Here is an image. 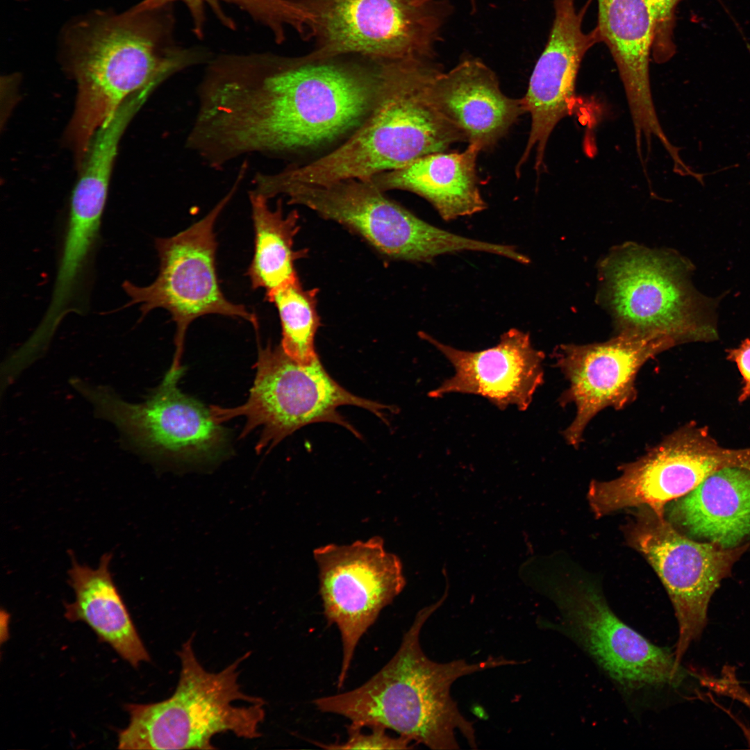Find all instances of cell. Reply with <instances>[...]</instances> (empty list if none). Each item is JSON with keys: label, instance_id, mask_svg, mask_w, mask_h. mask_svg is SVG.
Returning <instances> with one entry per match:
<instances>
[{"label": "cell", "instance_id": "ffe728a7", "mask_svg": "<svg viewBox=\"0 0 750 750\" xmlns=\"http://www.w3.org/2000/svg\"><path fill=\"white\" fill-rule=\"evenodd\" d=\"M601 41L607 45L622 81L635 140L663 137L653 100L649 62L652 24L644 0H597Z\"/></svg>", "mask_w": 750, "mask_h": 750}, {"label": "cell", "instance_id": "484cf974", "mask_svg": "<svg viewBox=\"0 0 750 750\" xmlns=\"http://www.w3.org/2000/svg\"><path fill=\"white\" fill-rule=\"evenodd\" d=\"M317 292V289H303L297 279L265 297L275 305L279 315L282 349L303 365H308L319 358L314 346L319 324Z\"/></svg>", "mask_w": 750, "mask_h": 750}, {"label": "cell", "instance_id": "7c38bea8", "mask_svg": "<svg viewBox=\"0 0 750 750\" xmlns=\"http://www.w3.org/2000/svg\"><path fill=\"white\" fill-rule=\"evenodd\" d=\"M732 467L750 469V447H722L707 428L688 424L622 466L617 478L592 481L588 499L597 517L641 506L665 514L667 503L688 494L713 473Z\"/></svg>", "mask_w": 750, "mask_h": 750}, {"label": "cell", "instance_id": "5b68a950", "mask_svg": "<svg viewBox=\"0 0 750 750\" xmlns=\"http://www.w3.org/2000/svg\"><path fill=\"white\" fill-rule=\"evenodd\" d=\"M192 638L177 654L179 680L174 694L162 701L126 706L128 726L119 733L121 749H213L212 738L230 732L237 737L261 736L265 701L244 693L239 667L247 653L219 672L205 669L197 658Z\"/></svg>", "mask_w": 750, "mask_h": 750}, {"label": "cell", "instance_id": "7402d4cb", "mask_svg": "<svg viewBox=\"0 0 750 750\" xmlns=\"http://www.w3.org/2000/svg\"><path fill=\"white\" fill-rule=\"evenodd\" d=\"M669 522L692 537L724 548L750 535V469H722L668 508Z\"/></svg>", "mask_w": 750, "mask_h": 750}, {"label": "cell", "instance_id": "52a82bcc", "mask_svg": "<svg viewBox=\"0 0 750 750\" xmlns=\"http://www.w3.org/2000/svg\"><path fill=\"white\" fill-rule=\"evenodd\" d=\"M383 192L372 180L349 178L324 185L285 184L268 195L283 194L289 203L304 206L342 224L396 259L428 262L438 256L464 251L502 253L501 244L463 237L427 223Z\"/></svg>", "mask_w": 750, "mask_h": 750}, {"label": "cell", "instance_id": "f1b7e54d", "mask_svg": "<svg viewBox=\"0 0 750 750\" xmlns=\"http://www.w3.org/2000/svg\"><path fill=\"white\" fill-rule=\"evenodd\" d=\"M362 728L350 724L347 728L348 738L342 743L322 744L316 742L317 746L326 749H384L400 750L412 749V742L407 738L399 735L392 737L386 733L385 728L381 726L370 727L371 732L365 733Z\"/></svg>", "mask_w": 750, "mask_h": 750}, {"label": "cell", "instance_id": "d6986e66", "mask_svg": "<svg viewBox=\"0 0 750 750\" xmlns=\"http://www.w3.org/2000/svg\"><path fill=\"white\" fill-rule=\"evenodd\" d=\"M113 164L108 156L94 153L80 169L50 303L32 333L41 345H48L64 317L75 312L74 299L99 235Z\"/></svg>", "mask_w": 750, "mask_h": 750}, {"label": "cell", "instance_id": "30bf717a", "mask_svg": "<svg viewBox=\"0 0 750 750\" xmlns=\"http://www.w3.org/2000/svg\"><path fill=\"white\" fill-rule=\"evenodd\" d=\"M690 266L674 256L627 251L610 260L608 295L622 331L662 335L677 344L717 338V301L690 281Z\"/></svg>", "mask_w": 750, "mask_h": 750}, {"label": "cell", "instance_id": "603a6c76", "mask_svg": "<svg viewBox=\"0 0 750 750\" xmlns=\"http://www.w3.org/2000/svg\"><path fill=\"white\" fill-rule=\"evenodd\" d=\"M480 149L469 144L461 152H437L401 168L372 178L385 192L400 190L427 200L445 221L484 210L487 204L478 188L476 164Z\"/></svg>", "mask_w": 750, "mask_h": 750}, {"label": "cell", "instance_id": "8992f818", "mask_svg": "<svg viewBox=\"0 0 750 750\" xmlns=\"http://www.w3.org/2000/svg\"><path fill=\"white\" fill-rule=\"evenodd\" d=\"M315 40L305 56H358L376 60L434 59L453 12L449 0H292Z\"/></svg>", "mask_w": 750, "mask_h": 750}, {"label": "cell", "instance_id": "ba28073f", "mask_svg": "<svg viewBox=\"0 0 750 750\" xmlns=\"http://www.w3.org/2000/svg\"><path fill=\"white\" fill-rule=\"evenodd\" d=\"M256 373L247 401L235 408L210 406L219 424L244 416L246 424L240 438L261 428L256 451L273 447L303 426L315 422L340 424L358 436V432L340 415L344 405L359 406L385 419L387 406L353 395L333 380L319 358L301 364L282 349L268 345L259 350Z\"/></svg>", "mask_w": 750, "mask_h": 750}, {"label": "cell", "instance_id": "d4e9b609", "mask_svg": "<svg viewBox=\"0 0 750 750\" xmlns=\"http://www.w3.org/2000/svg\"><path fill=\"white\" fill-rule=\"evenodd\" d=\"M254 228V253L247 272L253 289L262 288L265 297L298 279L294 238L299 230L295 210L284 215L281 201L272 210L264 196L249 192Z\"/></svg>", "mask_w": 750, "mask_h": 750}, {"label": "cell", "instance_id": "4316f807", "mask_svg": "<svg viewBox=\"0 0 750 750\" xmlns=\"http://www.w3.org/2000/svg\"><path fill=\"white\" fill-rule=\"evenodd\" d=\"M174 0H144L135 8L153 9L167 6ZM192 11L195 19H201L200 7L204 3L214 4L219 1L233 3L246 11L256 21L269 28L278 41L284 38L288 26L294 28L299 21L298 8L292 0H181Z\"/></svg>", "mask_w": 750, "mask_h": 750}, {"label": "cell", "instance_id": "4dcf8cb0", "mask_svg": "<svg viewBox=\"0 0 750 750\" xmlns=\"http://www.w3.org/2000/svg\"><path fill=\"white\" fill-rule=\"evenodd\" d=\"M705 685L719 693L729 696L744 703L750 708V695L738 683L733 674L728 669L719 678H706Z\"/></svg>", "mask_w": 750, "mask_h": 750}, {"label": "cell", "instance_id": "3957f363", "mask_svg": "<svg viewBox=\"0 0 750 750\" xmlns=\"http://www.w3.org/2000/svg\"><path fill=\"white\" fill-rule=\"evenodd\" d=\"M444 599L419 610L390 660L352 690L313 701L323 712L343 716L351 724L391 729L433 750L458 749L456 733L476 747L473 723L460 712L451 694L453 683L476 672L510 665V659L490 656L468 662L431 660L420 645V632Z\"/></svg>", "mask_w": 750, "mask_h": 750}, {"label": "cell", "instance_id": "5bb4252c", "mask_svg": "<svg viewBox=\"0 0 750 750\" xmlns=\"http://www.w3.org/2000/svg\"><path fill=\"white\" fill-rule=\"evenodd\" d=\"M561 619L549 624L576 642L627 696L680 685L686 672L674 653L652 644L619 619L589 585L555 593Z\"/></svg>", "mask_w": 750, "mask_h": 750}, {"label": "cell", "instance_id": "6da1fadb", "mask_svg": "<svg viewBox=\"0 0 750 750\" xmlns=\"http://www.w3.org/2000/svg\"><path fill=\"white\" fill-rule=\"evenodd\" d=\"M229 56L210 62L187 137L207 167L249 154L286 156L355 131L376 101L382 61Z\"/></svg>", "mask_w": 750, "mask_h": 750}, {"label": "cell", "instance_id": "f546056e", "mask_svg": "<svg viewBox=\"0 0 750 750\" xmlns=\"http://www.w3.org/2000/svg\"><path fill=\"white\" fill-rule=\"evenodd\" d=\"M727 358L736 364L742 377L739 401H744L750 397V339H745L738 347L729 349Z\"/></svg>", "mask_w": 750, "mask_h": 750}, {"label": "cell", "instance_id": "7a4b0ae2", "mask_svg": "<svg viewBox=\"0 0 750 750\" xmlns=\"http://www.w3.org/2000/svg\"><path fill=\"white\" fill-rule=\"evenodd\" d=\"M165 7L94 16L67 34L68 62L77 85L67 137L76 163L127 99L154 91L170 76L204 60L199 51L176 44L172 17L162 11Z\"/></svg>", "mask_w": 750, "mask_h": 750}, {"label": "cell", "instance_id": "cb8c5ba5", "mask_svg": "<svg viewBox=\"0 0 750 750\" xmlns=\"http://www.w3.org/2000/svg\"><path fill=\"white\" fill-rule=\"evenodd\" d=\"M69 556L68 583L75 600L65 605V617L72 622L86 623L101 642L110 644L133 667L149 662V654L110 571L112 553H104L96 568L80 564L72 551Z\"/></svg>", "mask_w": 750, "mask_h": 750}, {"label": "cell", "instance_id": "1f68e13d", "mask_svg": "<svg viewBox=\"0 0 750 750\" xmlns=\"http://www.w3.org/2000/svg\"><path fill=\"white\" fill-rule=\"evenodd\" d=\"M472 13L476 11V0H469Z\"/></svg>", "mask_w": 750, "mask_h": 750}, {"label": "cell", "instance_id": "83f0119b", "mask_svg": "<svg viewBox=\"0 0 750 750\" xmlns=\"http://www.w3.org/2000/svg\"><path fill=\"white\" fill-rule=\"evenodd\" d=\"M680 0H644L652 24V56L657 62L668 60L675 52L674 13Z\"/></svg>", "mask_w": 750, "mask_h": 750}, {"label": "cell", "instance_id": "277c9868", "mask_svg": "<svg viewBox=\"0 0 750 750\" xmlns=\"http://www.w3.org/2000/svg\"><path fill=\"white\" fill-rule=\"evenodd\" d=\"M440 71L434 59L383 60L374 106L349 139L310 162L275 172L276 183L371 181L379 174L467 141L433 101L431 84Z\"/></svg>", "mask_w": 750, "mask_h": 750}, {"label": "cell", "instance_id": "8fae6325", "mask_svg": "<svg viewBox=\"0 0 750 750\" xmlns=\"http://www.w3.org/2000/svg\"><path fill=\"white\" fill-rule=\"evenodd\" d=\"M625 534L628 544L654 569L672 603L678 627L674 655L681 664L706 626L712 596L748 545L724 548L691 540L665 514L646 506L626 525Z\"/></svg>", "mask_w": 750, "mask_h": 750}, {"label": "cell", "instance_id": "2e32d148", "mask_svg": "<svg viewBox=\"0 0 750 750\" xmlns=\"http://www.w3.org/2000/svg\"><path fill=\"white\" fill-rule=\"evenodd\" d=\"M677 344L670 337L622 331L603 343L561 345L554 351L556 366L569 382L562 404L572 403L576 415L564 431L577 447L591 419L607 407L622 408L635 395V380L650 358Z\"/></svg>", "mask_w": 750, "mask_h": 750}, {"label": "cell", "instance_id": "9a60e30c", "mask_svg": "<svg viewBox=\"0 0 750 750\" xmlns=\"http://www.w3.org/2000/svg\"><path fill=\"white\" fill-rule=\"evenodd\" d=\"M313 555L319 568L324 615L341 635L340 688L359 640L381 611L401 593L406 581L401 560L385 549L383 540L378 536L350 544H327L316 549Z\"/></svg>", "mask_w": 750, "mask_h": 750}, {"label": "cell", "instance_id": "4fadbf2b", "mask_svg": "<svg viewBox=\"0 0 750 750\" xmlns=\"http://www.w3.org/2000/svg\"><path fill=\"white\" fill-rule=\"evenodd\" d=\"M183 374V367H170L160 385L140 403L80 378H73L71 384L94 406L96 415L112 422L135 449L188 460L210 459L225 447L226 433L210 407L180 390Z\"/></svg>", "mask_w": 750, "mask_h": 750}, {"label": "cell", "instance_id": "9c48e42d", "mask_svg": "<svg viewBox=\"0 0 750 750\" xmlns=\"http://www.w3.org/2000/svg\"><path fill=\"white\" fill-rule=\"evenodd\" d=\"M240 171L229 192L202 219L181 232L157 238L158 274L153 282L138 286L128 281L122 287L129 297L126 306L139 305L144 316L155 308L167 310L176 324V351L172 368L181 367L186 331L196 319L217 314L241 318L257 330L256 315L228 300L219 286L216 268L215 222L245 176Z\"/></svg>", "mask_w": 750, "mask_h": 750}, {"label": "cell", "instance_id": "44dd1931", "mask_svg": "<svg viewBox=\"0 0 750 750\" xmlns=\"http://www.w3.org/2000/svg\"><path fill=\"white\" fill-rule=\"evenodd\" d=\"M431 93L439 111L481 151L493 147L525 112L522 99L505 95L495 73L476 58L440 71Z\"/></svg>", "mask_w": 750, "mask_h": 750}, {"label": "cell", "instance_id": "e0dca14e", "mask_svg": "<svg viewBox=\"0 0 750 750\" xmlns=\"http://www.w3.org/2000/svg\"><path fill=\"white\" fill-rule=\"evenodd\" d=\"M590 1L578 10L575 0H553L554 17L549 38L522 98L531 124L526 148L516 167L517 174L533 150L535 151V169L540 172L553 129L572 114L581 63L594 45L602 42L597 26L588 33L582 28Z\"/></svg>", "mask_w": 750, "mask_h": 750}, {"label": "cell", "instance_id": "ac0fdd59", "mask_svg": "<svg viewBox=\"0 0 750 750\" xmlns=\"http://www.w3.org/2000/svg\"><path fill=\"white\" fill-rule=\"evenodd\" d=\"M420 335L454 369L452 376L429 392L433 398L453 393L474 394L487 399L501 410L515 406L525 411L544 382V355L533 347L530 335L519 329H509L497 345L478 351L454 348L425 333Z\"/></svg>", "mask_w": 750, "mask_h": 750}]
</instances>
